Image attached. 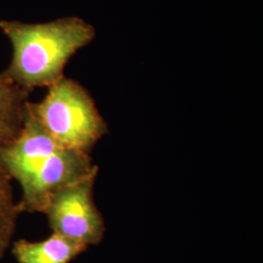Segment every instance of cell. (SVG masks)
Here are the masks:
<instances>
[{"label":"cell","instance_id":"cell-1","mask_svg":"<svg viewBox=\"0 0 263 263\" xmlns=\"http://www.w3.org/2000/svg\"><path fill=\"white\" fill-rule=\"evenodd\" d=\"M0 166L21 185L20 213H43L57 191L83 179L96 168L90 154L60 146L27 104L18 137L0 143Z\"/></svg>","mask_w":263,"mask_h":263},{"label":"cell","instance_id":"cell-2","mask_svg":"<svg viewBox=\"0 0 263 263\" xmlns=\"http://www.w3.org/2000/svg\"><path fill=\"white\" fill-rule=\"evenodd\" d=\"M0 29L13 49L2 73L28 92L62 79L69 60L96 37L94 27L77 16L38 24L0 20Z\"/></svg>","mask_w":263,"mask_h":263},{"label":"cell","instance_id":"cell-3","mask_svg":"<svg viewBox=\"0 0 263 263\" xmlns=\"http://www.w3.org/2000/svg\"><path fill=\"white\" fill-rule=\"evenodd\" d=\"M29 111L63 148L90 154L107 134V124L82 85L64 76L48 87L38 103H27Z\"/></svg>","mask_w":263,"mask_h":263},{"label":"cell","instance_id":"cell-4","mask_svg":"<svg viewBox=\"0 0 263 263\" xmlns=\"http://www.w3.org/2000/svg\"><path fill=\"white\" fill-rule=\"evenodd\" d=\"M99 168L88 176L60 189L44 209L53 233L78 244L98 245L105 232L104 217L94 202V185Z\"/></svg>","mask_w":263,"mask_h":263},{"label":"cell","instance_id":"cell-5","mask_svg":"<svg viewBox=\"0 0 263 263\" xmlns=\"http://www.w3.org/2000/svg\"><path fill=\"white\" fill-rule=\"evenodd\" d=\"M88 249L67 238L53 233L39 242L16 241L12 254L18 263H69Z\"/></svg>","mask_w":263,"mask_h":263},{"label":"cell","instance_id":"cell-6","mask_svg":"<svg viewBox=\"0 0 263 263\" xmlns=\"http://www.w3.org/2000/svg\"><path fill=\"white\" fill-rule=\"evenodd\" d=\"M30 92L0 73V143L15 140L23 127Z\"/></svg>","mask_w":263,"mask_h":263},{"label":"cell","instance_id":"cell-7","mask_svg":"<svg viewBox=\"0 0 263 263\" xmlns=\"http://www.w3.org/2000/svg\"><path fill=\"white\" fill-rule=\"evenodd\" d=\"M11 180L0 166V260L9 248L21 214L14 198Z\"/></svg>","mask_w":263,"mask_h":263}]
</instances>
